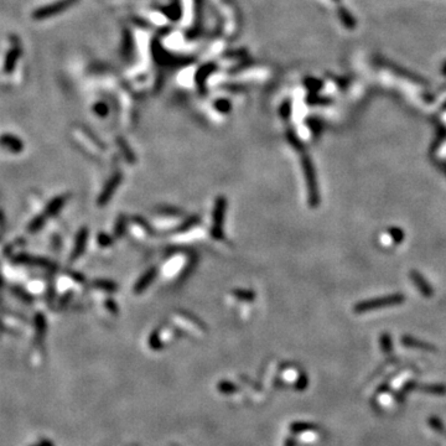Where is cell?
<instances>
[{"label": "cell", "mask_w": 446, "mask_h": 446, "mask_svg": "<svg viewBox=\"0 0 446 446\" xmlns=\"http://www.w3.org/2000/svg\"><path fill=\"white\" fill-rule=\"evenodd\" d=\"M77 0H61V2L54 3L51 5H46V7L38 9L33 14V18L36 20H42L46 19L49 17H54V15L60 14V13L65 12L67 8L72 7Z\"/></svg>", "instance_id": "obj_1"}, {"label": "cell", "mask_w": 446, "mask_h": 446, "mask_svg": "<svg viewBox=\"0 0 446 446\" xmlns=\"http://www.w3.org/2000/svg\"><path fill=\"white\" fill-rule=\"evenodd\" d=\"M20 47L19 46H14L12 50L9 51V54L7 55V59H5V63H4V71L7 73L12 72L13 68H14L15 63H17L18 57H19L20 54Z\"/></svg>", "instance_id": "obj_2"}]
</instances>
